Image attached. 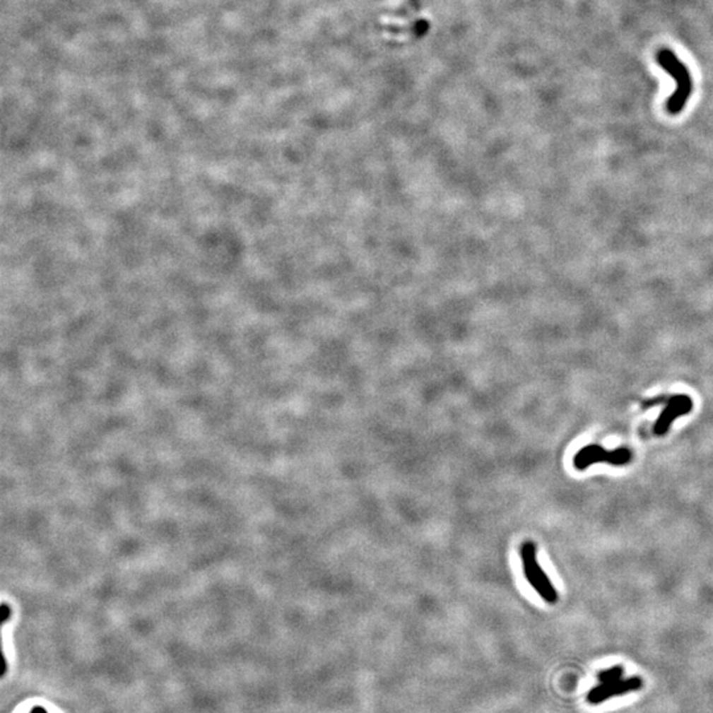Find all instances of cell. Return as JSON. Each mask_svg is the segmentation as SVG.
<instances>
[{
	"label": "cell",
	"mask_w": 713,
	"mask_h": 713,
	"mask_svg": "<svg viewBox=\"0 0 713 713\" xmlns=\"http://www.w3.org/2000/svg\"><path fill=\"white\" fill-rule=\"evenodd\" d=\"M633 454L627 448L606 451L599 444H589L574 454L573 465L577 471H585L597 462H606L613 466H623L632 461Z\"/></svg>",
	"instance_id": "obj_3"
},
{
	"label": "cell",
	"mask_w": 713,
	"mask_h": 713,
	"mask_svg": "<svg viewBox=\"0 0 713 713\" xmlns=\"http://www.w3.org/2000/svg\"><path fill=\"white\" fill-rule=\"evenodd\" d=\"M693 399L688 395H673L668 398L666 402V407L663 408L662 413L656 419L654 425V433L656 436H663L668 432L671 424L676 419L682 418L684 415H688L693 411Z\"/></svg>",
	"instance_id": "obj_5"
},
{
	"label": "cell",
	"mask_w": 713,
	"mask_h": 713,
	"mask_svg": "<svg viewBox=\"0 0 713 713\" xmlns=\"http://www.w3.org/2000/svg\"><path fill=\"white\" fill-rule=\"evenodd\" d=\"M521 558H522L523 573L527 580L534 588V591L538 593L543 600L547 603H558V592L551 583L550 577L543 571L541 564L536 558V546L533 542L523 543L521 548Z\"/></svg>",
	"instance_id": "obj_2"
},
{
	"label": "cell",
	"mask_w": 713,
	"mask_h": 713,
	"mask_svg": "<svg viewBox=\"0 0 713 713\" xmlns=\"http://www.w3.org/2000/svg\"><path fill=\"white\" fill-rule=\"evenodd\" d=\"M623 673H625V668L621 664H617V666H613L611 668H606L601 673H599L597 679L600 683H611V682L623 679Z\"/></svg>",
	"instance_id": "obj_6"
},
{
	"label": "cell",
	"mask_w": 713,
	"mask_h": 713,
	"mask_svg": "<svg viewBox=\"0 0 713 713\" xmlns=\"http://www.w3.org/2000/svg\"><path fill=\"white\" fill-rule=\"evenodd\" d=\"M670 396H658V398H654V399H649L646 402L642 403L643 408H650V407H654V406H659V404H666V402L668 401Z\"/></svg>",
	"instance_id": "obj_7"
},
{
	"label": "cell",
	"mask_w": 713,
	"mask_h": 713,
	"mask_svg": "<svg viewBox=\"0 0 713 713\" xmlns=\"http://www.w3.org/2000/svg\"><path fill=\"white\" fill-rule=\"evenodd\" d=\"M658 61L661 64L664 71H668L671 74L673 80L678 82V89L675 90L673 97L667 102V110L670 114H679L683 110L685 102L688 101L690 94L693 90V83L690 71L683 65V62L679 60L671 51L659 52Z\"/></svg>",
	"instance_id": "obj_1"
},
{
	"label": "cell",
	"mask_w": 713,
	"mask_h": 713,
	"mask_svg": "<svg viewBox=\"0 0 713 713\" xmlns=\"http://www.w3.org/2000/svg\"><path fill=\"white\" fill-rule=\"evenodd\" d=\"M642 687V678L640 676H630L611 683H600L588 693L587 702L592 705H599L626 693L640 691Z\"/></svg>",
	"instance_id": "obj_4"
}]
</instances>
